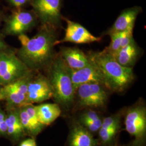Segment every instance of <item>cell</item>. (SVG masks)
Returning <instances> with one entry per match:
<instances>
[{
    "label": "cell",
    "mask_w": 146,
    "mask_h": 146,
    "mask_svg": "<svg viewBox=\"0 0 146 146\" xmlns=\"http://www.w3.org/2000/svg\"><path fill=\"white\" fill-rule=\"evenodd\" d=\"M23 35H20L21 46L16 51L17 56L31 72L47 69L57 55L54 49L58 40L56 28L41 25L31 38Z\"/></svg>",
    "instance_id": "1"
},
{
    "label": "cell",
    "mask_w": 146,
    "mask_h": 146,
    "mask_svg": "<svg viewBox=\"0 0 146 146\" xmlns=\"http://www.w3.org/2000/svg\"><path fill=\"white\" fill-rule=\"evenodd\" d=\"M87 56L89 61L102 74L107 89L121 93L125 90L134 81L133 68L122 66L109 52L104 50L101 52H90Z\"/></svg>",
    "instance_id": "2"
},
{
    "label": "cell",
    "mask_w": 146,
    "mask_h": 146,
    "mask_svg": "<svg viewBox=\"0 0 146 146\" xmlns=\"http://www.w3.org/2000/svg\"><path fill=\"white\" fill-rule=\"evenodd\" d=\"M47 70V78L52 88V98L64 109H69L74 102L76 92L68 67L58 54Z\"/></svg>",
    "instance_id": "3"
},
{
    "label": "cell",
    "mask_w": 146,
    "mask_h": 146,
    "mask_svg": "<svg viewBox=\"0 0 146 146\" xmlns=\"http://www.w3.org/2000/svg\"><path fill=\"white\" fill-rule=\"evenodd\" d=\"M125 115V130L133 138L129 146H146V108L144 102L139 100L126 110Z\"/></svg>",
    "instance_id": "4"
},
{
    "label": "cell",
    "mask_w": 146,
    "mask_h": 146,
    "mask_svg": "<svg viewBox=\"0 0 146 146\" xmlns=\"http://www.w3.org/2000/svg\"><path fill=\"white\" fill-rule=\"evenodd\" d=\"M10 49L0 52V85L4 86L32 73Z\"/></svg>",
    "instance_id": "5"
},
{
    "label": "cell",
    "mask_w": 146,
    "mask_h": 146,
    "mask_svg": "<svg viewBox=\"0 0 146 146\" xmlns=\"http://www.w3.org/2000/svg\"><path fill=\"white\" fill-rule=\"evenodd\" d=\"M106 89L103 85L97 83L80 85L75 93L78 106L90 109L104 107L108 99Z\"/></svg>",
    "instance_id": "6"
},
{
    "label": "cell",
    "mask_w": 146,
    "mask_h": 146,
    "mask_svg": "<svg viewBox=\"0 0 146 146\" xmlns=\"http://www.w3.org/2000/svg\"><path fill=\"white\" fill-rule=\"evenodd\" d=\"M35 15L41 25L58 28L61 25V0H30Z\"/></svg>",
    "instance_id": "7"
},
{
    "label": "cell",
    "mask_w": 146,
    "mask_h": 146,
    "mask_svg": "<svg viewBox=\"0 0 146 146\" xmlns=\"http://www.w3.org/2000/svg\"><path fill=\"white\" fill-rule=\"evenodd\" d=\"M36 21L35 16L31 12L17 10L7 19L4 33L11 36L23 35L35 25Z\"/></svg>",
    "instance_id": "8"
},
{
    "label": "cell",
    "mask_w": 146,
    "mask_h": 146,
    "mask_svg": "<svg viewBox=\"0 0 146 146\" xmlns=\"http://www.w3.org/2000/svg\"><path fill=\"white\" fill-rule=\"evenodd\" d=\"M52 86L47 78L40 74L33 75L28 86L27 104L42 103L52 98Z\"/></svg>",
    "instance_id": "9"
},
{
    "label": "cell",
    "mask_w": 146,
    "mask_h": 146,
    "mask_svg": "<svg viewBox=\"0 0 146 146\" xmlns=\"http://www.w3.org/2000/svg\"><path fill=\"white\" fill-rule=\"evenodd\" d=\"M67 23L65 35L62 39L57 40L55 46L64 42H71L77 44H87L99 42L101 40L100 37L95 36L81 24L70 21L68 19L63 17Z\"/></svg>",
    "instance_id": "10"
},
{
    "label": "cell",
    "mask_w": 146,
    "mask_h": 146,
    "mask_svg": "<svg viewBox=\"0 0 146 146\" xmlns=\"http://www.w3.org/2000/svg\"><path fill=\"white\" fill-rule=\"evenodd\" d=\"M69 72L75 92L78 86L82 84L97 83L106 88V84L102 74L94 64L90 63L84 67L76 70L69 68Z\"/></svg>",
    "instance_id": "11"
},
{
    "label": "cell",
    "mask_w": 146,
    "mask_h": 146,
    "mask_svg": "<svg viewBox=\"0 0 146 146\" xmlns=\"http://www.w3.org/2000/svg\"><path fill=\"white\" fill-rule=\"evenodd\" d=\"M68 143V146H98L99 142L91 132L75 121L70 129Z\"/></svg>",
    "instance_id": "12"
},
{
    "label": "cell",
    "mask_w": 146,
    "mask_h": 146,
    "mask_svg": "<svg viewBox=\"0 0 146 146\" xmlns=\"http://www.w3.org/2000/svg\"><path fill=\"white\" fill-rule=\"evenodd\" d=\"M58 55L68 68L73 70L83 68L90 63L87 55L77 48H62Z\"/></svg>",
    "instance_id": "13"
},
{
    "label": "cell",
    "mask_w": 146,
    "mask_h": 146,
    "mask_svg": "<svg viewBox=\"0 0 146 146\" xmlns=\"http://www.w3.org/2000/svg\"><path fill=\"white\" fill-rule=\"evenodd\" d=\"M141 11L140 7H134L124 10L106 32V34L109 35L112 33L122 32L131 27H134L136 18Z\"/></svg>",
    "instance_id": "14"
},
{
    "label": "cell",
    "mask_w": 146,
    "mask_h": 146,
    "mask_svg": "<svg viewBox=\"0 0 146 146\" xmlns=\"http://www.w3.org/2000/svg\"><path fill=\"white\" fill-rule=\"evenodd\" d=\"M141 49L136 44L135 41L128 45L121 48L113 54L115 60L123 67L133 68L141 54Z\"/></svg>",
    "instance_id": "15"
},
{
    "label": "cell",
    "mask_w": 146,
    "mask_h": 146,
    "mask_svg": "<svg viewBox=\"0 0 146 146\" xmlns=\"http://www.w3.org/2000/svg\"><path fill=\"white\" fill-rule=\"evenodd\" d=\"M7 134L15 140H19L26 134L21 123L19 108L9 109L5 118Z\"/></svg>",
    "instance_id": "16"
},
{
    "label": "cell",
    "mask_w": 146,
    "mask_h": 146,
    "mask_svg": "<svg viewBox=\"0 0 146 146\" xmlns=\"http://www.w3.org/2000/svg\"><path fill=\"white\" fill-rule=\"evenodd\" d=\"M35 107L38 121L44 125H49L54 122L62 111L58 104H42Z\"/></svg>",
    "instance_id": "17"
},
{
    "label": "cell",
    "mask_w": 146,
    "mask_h": 146,
    "mask_svg": "<svg viewBox=\"0 0 146 146\" xmlns=\"http://www.w3.org/2000/svg\"><path fill=\"white\" fill-rule=\"evenodd\" d=\"M18 108L21 123L26 134L35 137L40 134L45 125L28 115L23 105Z\"/></svg>",
    "instance_id": "18"
},
{
    "label": "cell",
    "mask_w": 146,
    "mask_h": 146,
    "mask_svg": "<svg viewBox=\"0 0 146 146\" xmlns=\"http://www.w3.org/2000/svg\"><path fill=\"white\" fill-rule=\"evenodd\" d=\"M121 122L115 124L110 129L100 130L99 133L100 144L102 146H110L116 143L115 141L121 129Z\"/></svg>",
    "instance_id": "19"
},
{
    "label": "cell",
    "mask_w": 146,
    "mask_h": 146,
    "mask_svg": "<svg viewBox=\"0 0 146 146\" xmlns=\"http://www.w3.org/2000/svg\"><path fill=\"white\" fill-rule=\"evenodd\" d=\"M109 35L110 37L111 41L110 45L108 47H106L104 50L113 55L117 52L121 48L122 32L112 33Z\"/></svg>",
    "instance_id": "20"
},
{
    "label": "cell",
    "mask_w": 146,
    "mask_h": 146,
    "mask_svg": "<svg viewBox=\"0 0 146 146\" xmlns=\"http://www.w3.org/2000/svg\"><path fill=\"white\" fill-rule=\"evenodd\" d=\"M78 122L82 125L88 122H101L102 119L95 110L88 108L80 116Z\"/></svg>",
    "instance_id": "21"
},
{
    "label": "cell",
    "mask_w": 146,
    "mask_h": 146,
    "mask_svg": "<svg viewBox=\"0 0 146 146\" xmlns=\"http://www.w3.org/2000/svg\"><path fill=\"white\" fill-rule=\"evenodd\" d=\"M134 27H131L125 31H122L121 48L128 45L134 40L133 35Z\"/></svg>",
    "instance_id": "22"
},
{
    "label": "cell",
    "mask_w": 146,
    "mask_h": 146,
    "mask_svg": "<svg viewBox=\"0 0 146 146\" xmlns=\"http://www.w3.org/2000/svg\"><path fill=\"white\" fill-rule=\"evenodd\" d=\"M6 114L5 111L0 108V134L5 135L7 134V127L5 122Z\"/></svg>",
    "instance_id": "23"
},
{
    "label": "cell",
    "mask_w": 146,
    "mask_h": 146,
    "mask_svg": "<svg viewBox=\"0 0 146 146\" xmlns=\"http://www.w3.org/2000/svg\"><path fill=\"white\" fill-rule=\"evenodd\" d=\"M9 3L13 7L19 9L21 7L25 5L30 0H8Z\"/></svg>",
    "instance_id": "24"
},
{
    "label": "cell",
    "mask_w": 146,
    "mask_h": 146,
    "mask_svg": "<svg viewBox=\"0 0 146 146\" xmlns=\"http://www.w3.org/2000/svg\"><path fill=\"white\" fill-rule=\"evenodd\" d=\"M3 34L0 32V52L9 49V47L5 42Z\"/></svg>",
    "instance_id": "25"
},
{
    "label": "cell",
    "mask_w": 146,
    "mask_h": 146,
    "mask_svg": "<svg viewBox=\"0 0 146 146\" xmlns=\"http://www.w3.org/2000/svg\"><path fill=\"white\" fill-rule=\"evenodd\" d=\"M20 146H37L36 142L34 139H28L22 141Z\"/></svg>",
    "instance_id": "26"
},
{
    "label": "cell",
    "mask_w": 146,
    "mask_h": 146,
    "mask_svg": "<svg viewBox=\"0 0 146 146\" xmlns=\"http://www.w3.org/2000/svg\"><path fill=\"white\" fill-rule=\"evenodd\" d=\"M120 146V145H118V144H117V143H115V145H112V146Z\"/></svg>",
    "instance_id": "27"
},
{
    "label": "cell",
    "mask_w": 146,
    "mask_h": 146,
    "mask_svg": "<svg viewBox=\"0 0 146 146\" xmlns=\"http://www.w3.org/2000/svg\"><path fill=\"white\" fill-rule=\"evenodd\" d=\"M1 12H0V25H1Z\"/></svg>",
    "instance_id": "28"
},
{
    "label": "cell",
    "mask_w": 146,
    "mask_h": 146,
    "mask_svg": "<svg viewBox=\"0 0 146 146\" xmlns=\"http://www.w3.org/2000/svg\"><path fill=\"white\" fill-rule=\"evenodd\" d=\"M2 86L0 85V94H1V88H2Z\"/></svg>",
    "instance_id": "29"
}]
</instances>
